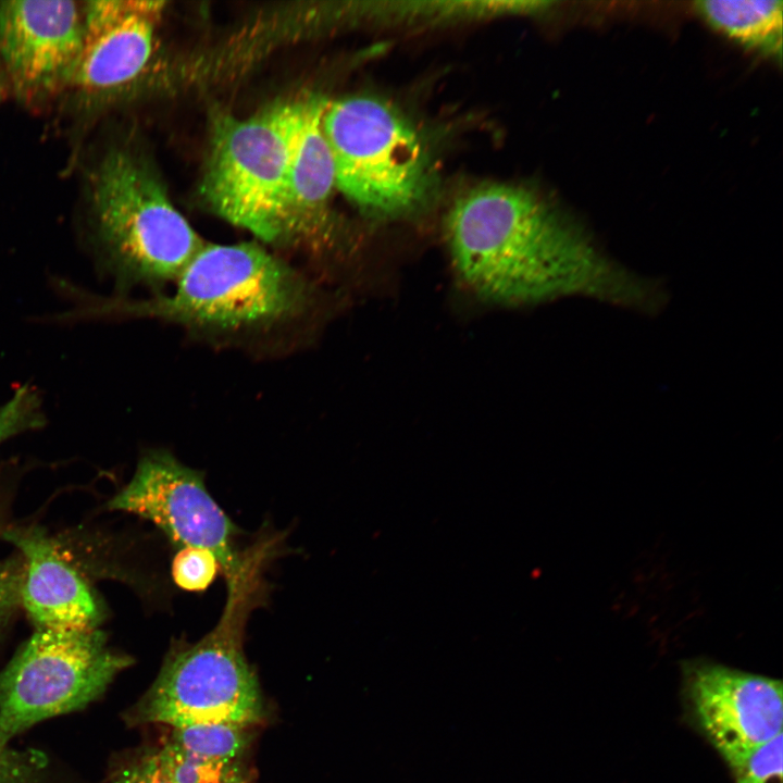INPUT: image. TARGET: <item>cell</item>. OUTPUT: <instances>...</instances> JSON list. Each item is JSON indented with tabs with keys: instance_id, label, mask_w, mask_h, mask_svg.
I'll use <instances>...</instances> for the list:
<instances>
[{
	"instance_id": "1",
	"label": "cell",
	"mask_w": 783,
	"mask_h": 783,
	"mask_svg": "<svg viewBox=\"0 0 783 783\" xmlns=\"http://www.w3.org/2000/svg\"><path fill=\"white\" fill-rule=\"evenodd\" d=\"M452 268L489 302L535 304L582 295L644 312L663 302L658 284L610 260L585 232L529 188L492 183L470 189L445 222Z\"/></svg>"
},
{
	"instance_id": "2",
	"label": "cell",
	"mask_w": 783,
	"mask_h": 783,
	"mask_svg": "<svg viewBox=\"0 0 783 783\" xmlns=\"http://www.w3.org/2000/svg\"><path fill=\"white\" fill-rule=\"evenodd\" d=\"M171 294L112 301L101 312L172 322L194 330L237 332L295 320L313 304L300 272L257 243L204 244Z\"/></svg>"
},
{
	"instance_id": "3",
	"label": "cell",
	"mask_w": 783,
	"mask_h": 783,
	"mask_svg": "<svg viewBox=\"0 0 783 783\" xmlns=\"http://www.w3.org/2000/svg\"><path fill=\"white\" fill-rule=\"evenodd\" d=\"M87 200L96 241L122 282L174 283L206 244L127 149L113 148L94 165Z\"/></svg>"
},
{
	"instance_id": "4",
	"label": "cell",
	"mask_w": 783,
	"mask_h": 783,
	"mask_svg": "<svg viewBox=\"0 0 783 783\" xmlns=\"http://www.w3.org/2000/svg\"><path fill=\"white\" fill-rule=\"evenodd\" d=\"M261 599V580L227 592L216 625L167 654L132 721L183 728L223 722L250 728L263 713L260 685L243 646L247 618Z\"/></svg>"
},
{
	"instance_id": "5",
	"label": "cell",
	"mask_w": 783,
	"mask_h": 783,
	"mask_svg": "<svg viewBox=\"0 0 783 783\" xmlns=\"http://www.w3.org/2000/svg\"><path fill=\"white\" fill-rule=\"evenodd\" d=\"M322 128L336 188L363 213L400 217L425 202L432 184L426 150L390 105L369 96L326 101Z\"/></svg>"
},
{
	"instance_id": "6",
	"label": "cell",
	"mask_w": 783,
	"mask_h": 783,
	"mask_svg": "<svg viewBox=\"0 0 783 783\" xmlns=\"http://www.w3.org/2000/svg\"><path fill=\"white\" fill-rule=\"evenodd\" d=\"M300 100L247 119L219 114L201 183L209 208L262 241L287 244L286 199Z\"/></svg>"
},
{
	"instance_id": "7",
	"label": "cell",
	"mask_w": 783,
	"mask_h": 783,
	"mask_svg": "<svg viewBox=\"0 0 783 783\" xmlns=\"http://www.w3.org/2000/svg\"><path fill=\"white\" fill-rule=\"evenodd\" d=\"M132 658L98 629H36L0 673V747L51 717L98 698Z\"/></svg>"
},
{
	"instance_id": "8",
	"label": "cell",
	"mask_w": 783,
	"mask_h": 783,
	"mask_svg": "<svg viewBox=\"0 0 783 783\" xmlns=\"http://www.w3.org/2000/svg\"><path fill=\"white\" fill-rule=\"evenodd\" d=\"M107 507L152 522L177 549L195 547L212 552L226 589L260 573L271 556L269 539L239 550L235 543L239 531L207 490L203 474L165 450L145 453L130 481Z\"/></svg>"
},
{
	"instance_id": "9",
	"label": "cell",
	"mask_w": 783,
	"mask_h": 783,
	"mask_svg": "<svg viewBox=\"0 0 783 783\" xmlns=\"http://www.w3.org/2000/svg\"><path fill=\"white\" fill-rule=\"evenodd\" d=\"M682 673L696 724L733 772L782 733L781 680L705 658L684 661Z\"/></svg>"
},
{
	"instance_id": "10",
	"label": "cell",
	"mask_w": 783,
	"mask_h": 783,
	"mask_svg": "<svg viewBox=\"0 0 783 783\" xmlns=\"http://www.w3.org/2000/svg\"><path fill=\"white\" fill-rule=\"evenodd\" d=\"M84 5L74 1H0V61L26 104L67 90L83 49Z\"/></svg>"
},
{
	"instance_id": "11",
	"label": "cell",
	"mask_w": 783,
	"mask_h": 783,
	"mask_svg": "<svg viewBox=\"0 0 783 783\" xmlns=\"http://www.w3.org/2000/svg\"><path fill=\"white\" fill-rule=\"evenodd\" d=\"M84 5V44L67 87L79 108L96 110L148 65L162 1L102 0Z\"/></svg>"
},
{
	"instance_id": "12",
	"label": "cell",
	"mask_w": 783,
	"mask_h": 783,
	"mask_svg": "<svg viewBox=\"0 0 783 783\" xmlns=\"http://www.w3.org/2000/svg\"><path fill=\"white\" fill-rule=\"evenodd\" d=\"M3 539L20 550L24 561L21 606L36 629H98L104 607L83 576L61 556L40 526H16Z\"/></svg>"
},
{
	"instance_id": "13",
	"label": "cell",
	"mask_w": 783,
	"mask_h": 783,
	"mask_svg": "<svg viewBox=\"0 0 783 783\" xmlns=\"http://www.w3.org/2000/svg\"><path fill=\"white\" fill-rule=\"evenodd\" d=\"M326 100L310 96L300 100L287 182V244L331 248L337 226L331 210L335 167L322 128Z\"/></svg>"
},
{
	"instance_id": "14",
	"label": "cell",
	"mask_w": 783,
	"mask_h": 783,
	"mask_svg": "<svg viewBox=\"0 0 783 783\" xmlns=\"http://www.w3.org/2000/svg\"><path fill=\"white\" fill-rule=\"evenodd\" d=\"M782 1L707 0L696 10L714 29L738 45L763 55L781 59Z\"/></svg>"
},
{
	"instance_id": "15",
	"label": "cell",
	"mask_w": 783,
	"mask_h": 783,
	"mask_svg": "<svg viewBox=\"0 0 783 783\" xmlns=\"http://www.w3.org/2000/svg\"><path fill=\"white\" fill-rule=\"evenodd\" d=\"M169 742L192 755L238 762L248 747V728L223 722L172 728Z\"/></svg>"
},
{
	"instance_id": "16",
	"label": "cell",
	"mask_w": 783,
	"mask_h": 783,
	"mask_svg": "<svg viewBox=\"0 0 783 783\" xmlns=\"http://www.w3.org/2000/svg\"><path fill=\"white\" fill-rule=\"evenodd\" d=\"M153 756L170 783H246V774L239 761L202 758L167 739Z\"/></svg>"
},
{
	"instance_id": "17",
	"label": "cell",
	"mask_w": 783,
	"mask_h": 783,
	"mask_svg": "<svg viewBox=\"0 0 783 783\" xmlns=\"http://www.w3.org/2000/svg\"><path fill=\"white\" fill-rule=\"evenodd\" d=\"M220 564L207 549L179 548L172 561L174 583L187 592H203L214 581Z\"/></svg>"
},
{
	"instance_id": "18",
	"label": "cell",
	"mask_w": 783,
	"mask_h": 783,
	"mask_svg": "<svg viewBox=\"0 0 783 783\" xmlns=\"http://www.w3.org/2000/svg\"><path fill=\"white\" fill-rule=\"evenodd\" d=\"M44 423L45 417L37 391L24 385L9 401L0 406V443L23 432L39 428Z\"/></svg>"
},
{
	"instance_id": "19",
	"label": "cell",
	"mask_w": 783,
	"mask_h": 783,
	"mask_svg": "<svg viewBox=\"0 0 783 783\" xmlns=\"http://www.w3.org/2000/svg\"><path fill=\"white\" fill-rule=\"evenodd\" d=\"M782 733L756 749L735 771V783H782Z\"/></svg>"
},
{
	"instance_id": "20",
	"label": "cell",
	"mask_w": 783,
	"mask_h": 783,
	"mask_svg": "<svg viewBox=\"0 0 783 783\" xmlns=\"http://www.w3.org/2000/svg\"><path fill=\"white\" fill-rule=\"evenodd\" d=\"M46 767L47 759L38 750L0 747V783H39Z\"/></svg>"
},
{
	"instance_id": "21",
	"label": "cell",
	"mask_w": 783,
	"mask_h": 783,
	"mask_svg": "<svg viewBox=\"0 0 783 783\" xmlns=\"http://www.w3.org/2000/svg\"><path fill=\"white\" fill-rule=\"evenodd\" d=\"M24 561L21 555L0 559V631L21 606Z\"/></svg>"
},
{
	"instance_id": "22",
	"label": "cell",
	"mask_w": 783,
	"mask_h": 783,
	"mask_svg": "<svg viewBox=\"0 0 783 783\" xmlns=\"http://www.w3.org/2000/svg\"><path fill=\"white\" fill-rule=\"evenodd\" d=\"M114 783H170L161 773L153 755L121 771Z\"/></svg>"
},
{
	"instance_id": "23",
	"label": "cell",
	"mask_w": 783,
	"mask_h": 783,
	"mask_svg": "<svg viewBox=\"0 0 783 783\" xmlns=\"http://www.w3.org/2000/svg\"><path fill=\"white\" fill-rule=\"evenodd\" d=\"M9 89L8 80L0 61V101L4 98L7 95V91Z\"/></svg>"
}]
</instances>
